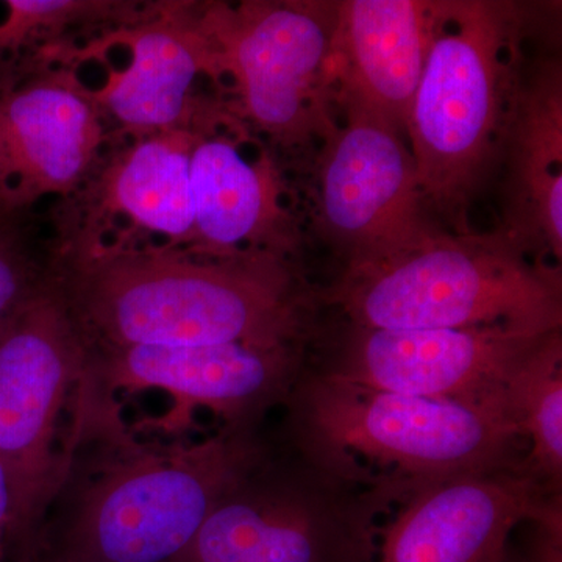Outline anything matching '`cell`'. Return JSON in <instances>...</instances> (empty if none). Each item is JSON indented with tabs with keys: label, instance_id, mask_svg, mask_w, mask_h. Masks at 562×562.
Here are the masks:
<instances>
[{
	"label": "cell",
	"instance_id": "1",
	"mask_svg": "<svg viewBox=\"0 0 562 562\" xmlns=\"http://www.w3.org/2000/svg\"><path fill=\"white\" fill-rule=\"evenodd\" d=\"M261 457L244 428L144 441L85 382L65 475L33 562H180L211 509Z\"/></svg>",
	"mask_w": 562,
	"mask_h": 562
},
{
	"label": "cell",
	"instance_id": "2",
	"mask_svg": "<svg viewBox=\"0 0 562 562\" xmlns=\"http://www.w3.org/2000/svg\"><path fill=\"white\" fill-rule=\"evenodd\" d=\"M301 447L339 480L392 483L412 495L458 476L524 471L525 443L502 414L462 403L372 390L322 372L288 395Z\"/></svg>",
	"mask_w": 562,
	"mask_h": 562
},
{
	"label": "cell",
	"instance_id": "3",
	"mask_svg": "<svg viewBox=\"0 0 562 562\" xmlns=\"http://www.w3.org/2000/svg\"><path fill=\"white\" fill-rule=\"evenodd\" d=\"M66 305L87 349L292 344L290 276L269 261L116 257L88 269Z\"/></svg>",
	"mask_w": 562,
	"mask_h": 562
},
{
	"label": "cell",
	"instance_id": "4",
	"mask_svg": "<svg viewBox=\"0 0 562 562\" xmlns=\"http://www.w3.org/2000/svg\"><path fill=\"white\" fill-rule=\"evenodd\" d=\"M560 271L531 262L506 233L442 235L347 269L335 302L362 330L505 327L561 331Z\"/></svg>",
	"mask_w": 562,
	"mask_h": 562
},
{
	"label": "cell",
	"instance_id": "5",
	"mask_svg": "<svg viewBox=\"0 0 562 562\" xmlns=\"http://www.w3.org/2000/svg\"><path fill=\"white\" fill-rule=\"evenodd\" d=\"M517 7L441 2L405 136L425 206L457 217L468 209L506 116Z\"/></svg>",
	"mask_w": 562,
	"mask_h": 562
},
{
	"label": "cell",
	"instance_id": "6",
	"mask_svg": "<svg viewBox=\"0 0 562 562\" xmlns=\"http://www.w3.org/2000/svg\"><path fill=\"white\" fill-rule=\"evenodd\" d=\"M88 349L65 299L41 290L0 335V465L11 497L7 562H33L72 443Z\"/></svg>",
	"mask_w": 562,
	"mask_h": 562
},
{
	"label": "cell",
	"instance_id": "7",
	"mask_svg": "<svg viewBox=\"0 0 562 562\" xmlns=\"http://www.w3.org/2000/svg\"><path fill=\"white\" fill-rule=\"evenodd\" d=\"M335 3H249L214 11L210 32L251 120L288 144L335 127L330 60Z\"/></svg>",
	"mask_w": 562,
	"mask_h": 562
},
{
	"label": "cell",
	"instance_id": "8",
	"mask_svg": "<svg viewBox=\"0 0 562 562\" xmlns=\"http://www.w3.org/2000/svg\"><path fill=\"white\" fill-rule=\"evenodd\" d=\"M341 106L344 124L322 139L321 214L355 269L390 260L435 232L405 133L371 111Z\"/></svg>",
	"mask_w": 562,
	"mask_h": 562
},
{
	"label": "cell",
	"instance_id": "9",
	"mask_svg": "<svg viewBox=\"0 0 562 562\" xmlns=\"http://www.w3.org/2000/svg\"><path fill=\"white\" fill-rule=\"evenodd\" d=\"M558 333L505 327L358 328L357 338L325 373L372 390L479 406L513 422L514 380Z\"/></svg>",
	"mask_w": 562,
	"mask_h": 562
},
{
	"label": "cell",
	"instance_id": "10",
	"mask_svg": "<svg viewBox=\"0 0 562 562\" xmlns=\"http://www.w3.org/2000/svg\"><path fill=\"white\" fill-rule=\"evenodd\" d=\"M369 524L262 454L216 503L180 562H372Z\"/></svg>",
	"mask_w": 562,
	"mask_h": 562
},
{
	"label": "cell",
	"instance_id": "11",
	"mask_svg": "<svg viewBox=\"0 0 562 562\" xmlns=\"http://www.w3.org/2000/svg\"><path fill=\"white\" fill-rule=\"evenodd\" d=\"M301 375L294 342L88 349L91 387L111 397L166 392L180 408L169 416L171 428H180L194 408L210 409L227 428H247L288 398Z\"/></svg>",
	"mask_w": 562,
	"mask_h": 562
},
{
	"label": "cell",
	"instance_id": "12",
	"mask_svg": "<svg viewBox=\"0 0 562 562\" xmlns=\"http://www.w3.org/2000/svg\"><path fill=\"white\" fill-rule=\"evenodd\" d=\"M530 473H473L422 487L382 535L372 562H506V542L522 520L561 522Z\"/></svg>",
	"mask_w": 562,
	"mask_h": 562
},
{
	"label": "cell",
	"instance_id": "13",
	"mask_svg": "<svg viewBox=\"0 0 562 562\" xmlns=\"http://www.w3.org/2000/svg\"><path fill=\"white\" fill-rule=\"evenodd\" d=\"M441 2L347 0L335 3L330 72L338 105L360 106L405 133Z\"/></svg>",
	"mask_w": 562,
	"mask_h": 562
},
{
	"label": "cell",
	"instance_id": "14",
	"mask_svg": "<svg viewBox=\"0 0 562 562\" xmlns=\"http://www.w3.org/2000/svg\"><path fill=\"white\" fill-rule=\"evenodd\" d=\"M0 133L25 203L81 179L101 143L94 106L57 81L0 94Z\"/></svg>",
	"mask_w": 562,
	"mask_h": 562
},
{
	"label": "cell",
	"instance_id": "15",
	"mask_svg": "<svg viewBox=\"0 0 562 562\" xmlns=\"http://www.w3.org/2000/svg\"><path fill=\"white\" fill-rule=\"evenodd\" d=\"M509 202L506 235L525 249L531 243L562 260V74L543 65L513 92ZM527 250V249H525ZM528 251V250H527Z\"/></svg>",
	"mask_w": 562,
	"mask_h": 562
},
{
	"label": "cell",
	"instance_id": "16",
	"mask_svg": "<svg viewBox=\"0 0 562 562\" xmlns=\"http://www.w3.org/2000/svg\"><path fill=\"white\" fill-rule=\"evenodd\" d=\"M131 46V63L111 76L103 103L131 127H172L187 109L195 77L209 66V43L198 33L151 27Z\"/></svg>",
	"mask_w": 562,
	"mask_h": 562
},
{
	"label": "cell",
	"instance_id": "17",
	"mask_svg": "<svg viewBox=\"0 0 562 562\" xmlns=\"http://www.w3.org/2000/svg\"><path fill=\"white\" fill-rule=\"evenodd\" d=\"M190 180L194 232L216 249L257 239L279 213L271 177L232 140H194Z\"/></svg>",
	"mask_w": 562,
	"mask_h": 562
},
{
	"label": "cell",
	"instance_id": "18",
	"mask_svg": "<svg viewBox=\"0 0 562 562\" xmlns=\"http://www.w3.org/2000/svg\"><path fill=\"white\" fill-rule=\"evenodd\" d=\"M194 139L169 132L133 147L111 181V199L140 227L169 238L194 233L190 161Z\"/></svg>",
	"mask_w": 562,
	"mask_h": 562
},
{
	"label": "cell",
	"instance_id": "19",
	"mask_svg": "<svg viewBox=\"0 0 562 562\" xmlns=\"http://www.w3.org/2000/svg\"><path fill=\"white\" fill-rule=\"evenodd\" d=\"M509 416L527 442L524 471L557 491L562 475V339L552 336L509 391Z\"/></svg>",
	"mask_w": 562,
	"mask_h": 562
},
{
	"label": "cell",
	"instance_id": "20",
	"mask_svg": "<svg viewBox=\"0 0 562 562\" xmlns=\"http://www.w3.org/2000/svg\"><path fill=\"white\" fill-rule=\"evenodd\" d=\"M40 291L21 251L0 236V335Z\"/></svg>",
	"mask_w": 562,
	"mask_h": 562
},
{
	"label": "cell",
	"instance_id": "21",
	"mask_svg": "<svg viewBox=\"0 0 562 562\" xmlns=\"http://www.w3.org/2000/svg\"><path fill=\"white\" fill-rule=\"evenodd\" d=\"M25 205L24 198L16 176L7 155L2 133H0V217L13 213L14 210Z\"/></svg>",
	"mask_w": 562,
	"mask_h": 562
},
{
	"label": "cell",
	"instance_id": "22",
	"mask_svg": "<svg viewBox=\"0 0 562 562\" xmlns=\"http://www.w3.org/2000/svg\"><path fill=\"white\" fill-rule=\"evenodd\" d=\"M11 497L5 472L0 465V562H7V542H9Z\"/></svg>",
	"mask_w": 562,
	"mask_h": 562
}]
</instances>
